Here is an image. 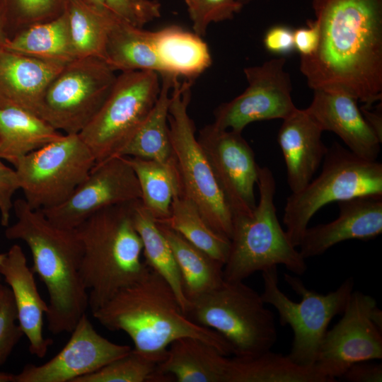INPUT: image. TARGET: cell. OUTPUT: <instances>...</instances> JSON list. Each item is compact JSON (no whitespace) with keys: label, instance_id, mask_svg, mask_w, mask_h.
Returning <instances> with one entry per match:
<instances>
[{"label":"cell","instance_id":"9","mask_svg":"<svg viewBox=\"0 0 382 382\" xmlns=\"http://www.w3.org/2000/svg\"><path fill=\"white\" fill-rule=\"evenodd\" d=\"M262 275L263 301L277 311L280 324L289 325L293 331L288 355L300 365L314 366L330 322L342 313L353 291V278L346 279L336 290L322 294L308 289L299 277L285 273L286 282L301 297L296 303L279 287L277 267L262 271Z\"/></svg>","mask_w":382,"mask_h":382},{"label":"cell","instance_id":"8","mask_svg":"<svg viewBox=\"0 0 382 382\" xmlns=\"http://www.w3.org/2000/svg\"><path fill=\"white\" fill-rule=\"evenodd\" d=\"M322 163L320 174L286 199L283 222L296 248L311 218L325 205L361 195H382V164L377 161L362 158L333 142Z\"/></svg>","mask_w":382,"mask_h":382},{"label":"cell","instance_id":"47","mask_svg":"<svg viewBox=\"0 0 382 382\" xmlns=\"http://www.w3.org/2000/svg\"><path fill=\"white\" fill-rule=\"evenodd\" d=\"M14 374L0 371V382H13Z\"/></svg>","mask_w":382,"mask_h":382},{"label":"cell","instance_id":"28","mask_svg":"<svg viewBox=\"0 0 382 382\" xmlns=\"http://www.w3.org/2000/svg\"><path fill=\"white\" fill-rule=\"evenodd\" d=\"M225 382H329L315 367L300 365L271 350L228 359Z\"/></svg>","mask_w":382,"mask_h":382},{"label":"cell","instance_id":"34","mask_svg":"<svg viewBox=\"0 0 382 382\" xmlns=\"http://www.w3.org/2000/svg\"><path fill=\"white\" fill-rule=\"evenodd\" d=\"M125 158L137 178L143 205L155 220L166 218L173 196L180 190L176 167L151 159Z\"/></svg>","mask_w":382,"mask_h":382},{"label":"cell","instance_id":"20","mask_svg":"<svg viewBox=\"0 0 382 382\" xmlns=\"http://www.w3.org/2000/svg\"><path fill=\"white\" fill-rule=\"evenodd\" d=\"M0 274L11 290L18 323L29 342L30 354L43 358L53 343L43 335L44 316L48 304L42 299L35 274L28 265L23 249L12 245L0 264Z\"/></svg>","mask_w":382,"mask_h":382},{"label":"cell","instance_id":"25","mask_svg":"<svg viewBox=\"0 0 382 382\" xmlns=\"http://www.w3.org/2000/svg\"><path fill=\"white\" fill-rule=\"evenodd\" d=\"M153 40L162 74L195 81L212 64L211 53L202 37L180 26L172 25L153 31Z\"/></svg>","mask_w":382,"mask_h":382},{"label":"cell","instance_id":"24","mask_svg":"<svg viewBox=\"0 0 382 382\" xmlns=\"http://www.w3.org/2000/svg\"><path fill=\"white\" fill-rule=\"evenodd\" d=\"M63 134L35 113L0 100L1 159L14 166L23 156Z\"/></svg>","mask_w":382,"mask_h":382},{"label":"cell","instance_id":"48","mask_svg":"<svg viewBox=\"0 0 382 382\" xmlns=\"http://www.w3.org/2000/svg\"><path fill=\"white\" fill-rule=\"evenodd\" d=\"M6 36L2 28L1 22H0V51L4 49V43L6 40Z\"/></svg>","mask_w":382,"mask_h":382},{"label":"cell","instance_id":"22","mask_svg":"<svg viewBox=\"0 0 382 382\" xmlns=\"http://www.w3.org/2000/svg\"><path fill=\"white\" fill-rule=\"evenodd\" d=\"M64 65L3 49L0 51V100L38 115L47 87Z\"/></svg>","mask_w":382,"mask_h":382},{"label":"cell","instance_id":"7","mask_svg":"<svg viewBox=\"0 0 382 382\" xmlns=\"http://www.w3.org/2000/svg\"><path fill=\"white\" fill-rule=\"evenodd\" d=\"M265 304L243 281L224 280L191 303L187 315L221 335L235 357H250L271 350L277 340L274 315Z\"/></svg>","mask_w":382,"mask_h":382},{"label":"cell","instance_id":"35","mask_svg":"<svg viewBox=\"0 0 382 382\" xmlns=\"http://www.w3.org/2000/svg\"><path fill=\"white\" fill-rule=\"evenodd\" d=\"M67 0H0V22L7 38L25 28L52 20L64 11Z\"/></svg>","mask_w":382,"mask_h":382},{"label":"cell","instance_id":"2","mask_svg":"<svg viewBox=\"0 0 382 382\" xmlns=\"http://www.w3.org/2000/svg\"><path fill=\"white\" fill-rule=\"evenodd\" d=\"M92 314L108 330L125 332L134 343V351L158 364L170 344L183 337L202 340L226 356L233 354L221 335L189 318L170 286L151 269Z\"/></svg>","mask_w":382,"mask_h":382},{"label":"cell","instance_id":"17","mask_svg":"<svg viewBox=\"0 0 382 382\" xmlns=\"http://www.w3.org/2000/svg\"><path fill=\"white\" fill-rule=\"evenodd\" d=\"M71 334L55 356L41 365H25L14 374L13 382H74L132 350L128 345L114 343L100 335L86 313Z\"/></svg>","mask_w":382,"mask_h":382},{"label":"cell","instance_id":"5","mask_svg":"<svg viewBox=\"0 0 382 382\" xmlns=\"http://www.w3.org/2000/svg\"><path fill=\"white\" fill-rule=\"evenodd\" d=\"M257 185L259 199L254 210L233 216L229 253L223 268L224 280L241 282L279 265L302 275L307 270L306 259L281 226L274 201L276 183L268 167L259 166Z\"/></svg>","mask_w":382,"mask_h":382},{"label":"cell","instance_id":"49","mask_svg":"<svg viewBox=\"0 0 382 382\" xmlns=\"http://www.w3.org/2000/svg\"><path fill=\"white\" fill-rule=\"evenodd\" d=\"M197 1L198 0H184L185 3L187 5V10H191L195 6Z\"/></svg>","mask_w":382,"mask_h":382},{"label":"cell","instance_id":"26","mask_svg":"<svg viewBox=\"0 0 382 382\" xmlns=\"http://www.w3.org/2000/svg\"><path fill=\"white\" fill-rule=\"evenodd\" d=\"M154 107L115 157H137L175 166L168 122L170 91L175 76L163 74ZM178 77V76H177Z\"/></svg>","mask_w":382,"mask_h":382},{"label":"cell","instance_id":"21","mask_svg":"<svg viewBox=\"0 0 382 382\" xmlns=\"http://www.w3.org/2000/svg\"><path fill=\"white\" fill-rule=\"evenodd\" d=\"M323 131L306 112L297 108L285 119L277 134L286 168L291 193L303 189L313 179L328 147L322 140Z\"/></svg>","mask_w":382,"mask_h":382},{"label":"cell","instance_id":"46","mask_svg":"<svg viewBox=\"0 0 382 382\" xmlns=\"http://www.w3.org/2000/svg\"><path fill=\"white\" fill-rule=\"evenodd\" d=\"M90 6L101 12H110L104 0H83Z\"/></svg>","mask_w":382,"mask_h":382},{"label":"cell","instance_id":"13","mask_svg":"<svg viewBox=\"0 0 382 382\" xmlns=\"http://www.w3.org/2000/svg\"><path fill=\"white\" fill-rule=\"evenodd\" d=\"M283 57L243 69L248 82L245 90L214 110V126L241 132L249 124L262 120H284L297 108L292 98V86L285 70Z\"/></svg>","mask_w":382,"mask_h":382},{"label":"cell","instance_id":"1","mask_svg":"<svg viewBox=\"0 0 382 382\" xmlns=\"http://www.w3.org/2000/svg\"><path fill=\"white\" fill-rule=\"evenodd\" d=\"M320 40L300 71L314 90L343 91L364 106L382 99V0H312Z\"/></svg>","mask_w":382,"mask_h":382},{"label":"cell","instance_id":"42","mask_svg":"<svg viewBox=\"0 0 382 382\" xmlns=\"http://www.w3.org/2000/svg\"><path fill=\"white\" fill-rule=\"evenodd\" d=\"M320 40V31L317 22H308L306 27L294 30V48L300 57H309L316 52Z\"/></svg>","mask_w":382,"mask_h":382},{"label":"cell","instance_id":"33","mask_svg":"<svg viewBox=\"0 0 382 382\" xmlns=\"http://www.w3.org/2000/svg\"><path fill=\"white\" fill-rule=\"evenodd\" d=\"M156 221L177 231L215 260L224 265L226 262L230 240L214 232L204 220L196 205L185 195L176 193L168 216Z\"/></svg>","mask_w":382,"mask_h":382},{"label":"cell","instance_id":"3","mask_svg":"<svg viewBox=\"0 0 382 382\" xmlns=\"http://www.w3.org/2000/svg\"><path fill=\"white\" fill-rule=\"evenodd\" d=\"M16 221L6 227L9 240H20L28 247L31 267L46 287L49 330L54 335L71 332L88 308V294L81 274L83 249L74 229L57 226L24 199L14 201Z\"/></svg>","mask_w":382,"mask_h":382},{"label":"cell","instance_id":"43","mask_svg":"<svg viewBox=\"0 0 382 382\" xmlns=\"http://www.w3.org/2000/svg\"><path fill=\"white\" fill-rule=\"evenodd\" d=\"M369 361H361L352 364L342 377L350 382H381L382 364Z\"/></svg>","mask_w":382,"mask_h":382},{"label":"cell","instance_id":"23","mask_svg":"<svg viewBox=\"0 0 382 382\" xmlns=\"http://www.w3.org/2000/svg\"><path fill=\"white\" fill-rule=\"evenodd\" d=\"M228 359L214 346L183 337L170 344L157 374L162 381L225 382Z\"/></svg>","mask_w":382,"mask_h":382},{"label":"cell","instance_id":"15","mask_svg":"<svg viewBox=\"0 0 382 382\" xmlns=\"http://www.w3.org/2000/svg\"><path fill=\"white\" fill-rule=\"evenodd\" d=\"M141 198L137 178L127 158L113 157L96 164L62 203L40 211L54 225L75 229L100 209Z\"/></svg>","mask_w":382,"mask_h":382},{"label":"cell","instance_id":"44","mask_svg":"<svg viewBox=\"0 0 382 382\" xmlns=\"http://www.w3.org/2000/svg\"><path fill=\"white\" fill-rule=\"evenodd\" d=\"M366 122L375 133L378 139L382 142V106L381 103L374 110L370 107L363 106L360 108Z\"/></svg>","mask_w":382,"mask_h":382},{"label":"cell","instance_id":"36","mask_svg":"<svg viewBox=\"0 0 382 382\" xmlns=\"http://www.w3.org/2000/svg\"><path fill=\"white\" fill-rule=\"evenodd\" d=\"M158 363L132 349L100 369L74 382H158Z\"/></svg>","mask_w":382,"mask_h":382},{"label":"cell","instance_id":"18","mask_svg":"<svg viewBox=\"0 0 382 382\" xmlns=\"http://www.w3.org/2000/svg\"><path fill=\"white\" fill-rule=\"evenodd\" d=\"M337 205L335 220L305 231L299 245L303 258L323 255L345 241H369L381 233L382 195H361L337 202Z\"/></svg>","mask_w":382,"mask_h":382},{"label":"cell","instance_id":"37","mask_svg":"<svg viewBox=\"0 0 382 382\" xmlns=\"http://www.w3.org/2000/svg\"><path fill=\"white\" fill-rule=\"evenodd\" d=\"M249 0H198L188 11L192 22L193 32L203 37L212 23L233 18Z\"/></svg>","mask_w":382,"mask_h":382},{"label":"cell","instance_id":"6","mask_svg":"<svg viewBox=\"0 0 382 382\" xmlns=\"http://www.w3.org/2000/svg\"><path fill=\"white\" fill-rule=\"evenodd\" d=\"M193 81L175 77L170 91L168 122L180 193L197 207L207 225L216 233L231 239L233 213L217 183L211 165L195 134L188 113Z\"/></svg>","mask_w":382,"mask_h":382},{"label":"cell","instance_id":"31","mask_svg":"<svg viewBox=\"0 0 382 382\" xmlns=\"http://www.w3.org/2000/svg\"><path fill=\"white\" fill-rule=\"evenodd\" d=\"M132 219L142 243L146 265L170 286L187 314L190 303L184 295L180 274L172 250L155 219L141 199L132 203Z\"/></svg>","mask_w":382,"mask_h":382},{"label":"cell","instance_id":"19","mask_svg":"<svg viewBox=\"0 0 382 382\" xmlns=\"http://www.w3.org/2000/svg\"><path fill=\"white\" fill-rule=\"evenodd\" d=\"M357 100L337 90H314L313 100L305 109L324 131L337 134L355 155L376 161L381 142L364 118Z\"/></svg>","mask_w":382,"mask_h":382},{"label":"cell","instance_id":"50","mask_svg":"<svg viewBox=\"0 0 382 382\" xmlns=\"http://www.w3.org/2000/svg\"><path fill=\"white\" fill-rule=\"evenodd\" d=\"M5 255H6V253H0V264L2 262V260H4V258L5 257Z\"/></svg>","mask_w":382,"mask_h":382},{"label":"cell","instance_id":"40","mask_svg":"<svg viewBox=\"0 0 382 382\" xmlns=\"http://www.w3.org/2000/svg\"><path fill=\"white\" fill-rule=\"evenodd\" d=\"M1 159L0 158V220L1 224L7 227L13 205L12 197L16 190L20 189V185L16 170L6 166Z\"/></svg>","mask_w":382,"mask_h":382},{"label":"cell","instance_id":"45","mask_svg":"<svg viewBox=\"0 0 382 382\" xmlns=\"http://www.w3.org/2000/svg\"><path fill=\"white\" fill-rule=\"evenodd\" d=\"M371 318L374 325L382 331V311L376 306L371 311Z\"/></svg>","mask_w":382,"mask_h":382},{"label":"cell","instance_id":"10","mask_svg":"<svg viewBox=\"0 0 382 382\" xmlns=\"http://www.w3.org/2000/svg\"><path fill=\"white\" fill-rule=\"evenodd\" d=\"M159 76L149 70L117 76L100 108L79 134L96 164L115 157L145 120L160 93Z\"/></svg>","mask_w":382,"mask_h":382},{"label":"cell","instance_id":"11","mask_svg":"<svg viewBox=\"0 0 382 382\" xmlns=\"http://www.w3.org/2000/svg\"><path fill=\"white\" fill-rule=\"evenodd\" d=\"M95 165L93 154L79 134H64L13 166L24 199L32 209L41 210L65 201Z\"/></svg>","mask_w":382,"mask_h":382},{"label":"cell","instance_id":"39","mask_svg":"<svg viewBox=\"0 0 382 382\" xmlns=\"http://www.w3.org/2000/svg\"><path fill=\"white\" fill-rule=\"evenodd\" d=\"M110 12L121 21L143 28L161 16V4L156 0H104Z\"/></svg>","mask_w":382,"mask_h":382},{"label":"cell","instance_id":"30","mask_svg":"<svg viewBox=\"0 0 382 382\" xmlns=\"http://www.w3.org/2000/svg\"><path fill=\"white\" fill-rule=\"evenodd\" d=\"M4 49L62 64L76 59L65 11L52 20L33 25L6 38Z\"/></svg>","mask_w":382,"mask_h":382},{"label":"cell","instance_id":"27","mask_svg":"<svg viewBox=\"0 0 382 382\" xmlns=\"http://www.w3.org/2000/svg\"><path fill=\"white\" fill-rule=\"evenodd\" d=\"M156 223L172 250L180 274L183 293L190 306L191 303L224 282V264L168 226Z\"/></svg>","mask_w":382,"mask_h":382},{"label":"cell","instance_id":"4","mask_svg":"<svg viewBox=\"0 0 382 382\" xmlns=\"http://www.w3.org/2000/svg\"><path fill=\"white\" fill-rule=\"evenodd\" d=\"M133 202L100 209L74 229L82 245L81 274L92 313L150 270L141 259L143 245L133 223Z\"/></svg>","mask_w":382,"mask_h":382},{"label":"cell","instance_id":"12","mask_svg":"<svg viewBox=\"0 0 382 382\" xmlns=\"http://www.w3.org/2000/svg\"><path fill=\"white\" fill-rule=\"evenodd\" d=\"M116 78L103 59L77 58L50 83L38 115L65 134H79L100 108Z\"/></svg>","mask_w":382,"mask_h":382},{"label":"cell","instance_id":"16","mask_svg":"<svg viewBox=\"0 0 382 382\" xmlns=\"http://www.w3.org/2000/svg\"><path fill=\"white\" fill-rule=\"evenodd\" d=\"M197 139L233 215L250 214L257 204L259 166L242 133L210 124L199 130Z\"/></svg>","mask_w":382,"mask_h":382},{"label":"cell","instance_id":"38","mask_svg":"<svg viewBox=\"0 0 382 382\" xmlns=\"http://www.w3.org/2000/svg\"><path fill=\"white\" fill-rule=\"evenodd\" d=\"M23 332L18 323L11 290L0 285V366L6 363Z\"/></svg>","mask_w":382,"mask_h":382},{"label":"cell","instance_id":"51","mask_svg":"<svg viewBox=\"0 0 382 382\" xmlns=\"http://www.w3.org/2000/svg\"><path fill=\"white\" fill-rule=\"evenodd\" d=\"M250 1V0H249Z\"/></svg>","mask_w":382,"mask_h":382},{"label":"cell","instance_id":"14","mask_svg":"<svg viewBox=\"0 0 382 382\" xmlns=\"http://www.w3.org/2000/svg\"><path fill=\"white\" fill-rule=\"evenodd\" d=\"M376 306L372 296L352 291L341 319L327 330L314 366L329 382L355 363L382 358V331L371 318Z\"/></svg>","mask_w":382,"mask_h":382},{"label":"cell","instance_id":"32","mask_svg":"<svg viewBox=\"0 0 382 382\" xmlns=\"http://www.w3.org/2000/svg\"><path fill=\"white\" fill-rule=\"evenodd\" d=\"M65 11L76 59L92 57L104 60L108 35L118 18L93 8L83 0H67Z\"/></svg>","mask_w":382,"mask_h":382},{"label":"cell","instance_id":"41","mask_svg":"<svg viewBox=\"0 0 382 382\" xmlns=\"http://www.w3.org/2000/svg\"><path fill=\"white\" fill-rule=\"evenodd\" d=\"M263 44L265 49L273 54L285 55L294 50V30L284 25H277L267 30Z\"/></svg>","mask_w":382,"mask_h":382},{"label":"cell","instance_id":"29","mask_svg":"<svg viewBox=\"0 0 382 382\" xmlns=\"http://www.w3.org/2000/svg\"><path fill=\"white\" fill-rule=\"evenodd\" d=\"M104 60L115 71L149 70L163 74L154 47L153 31L119 18L110 30Z\"/></svg>","mask_w":382,"mask_h":382}]
</instances>
